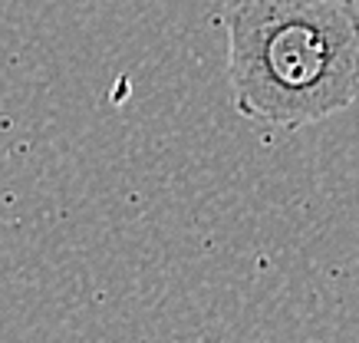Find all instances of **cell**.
<instances>
[{
  "label": "cell",
  "instance_id": "cell-1",
  "mask_svg": "<svg viewBox=\"0 0 359 343\" xmlns=\"http://www.w3.org/2000/svg\"><path fill=\"white\" fill-rule=\"evenodd\" d=\"M234 109L254 126L304 129L359 100V0H234Z\"/></svg>",
  "mask_w": 359,
  "mask_h": 343
}]
</instances>
